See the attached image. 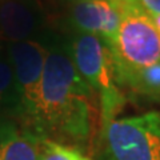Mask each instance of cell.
Returning a JSON list of instances; mask_svg holds the SVG:
<instances>
[{
  "label": "cell",
  "mask_w": 160,
  "mask_h": 160,
  "mask_svg": "<svg viewBox=\"0 0 160 160\" xmlns=\"http://www.w3.org/2000/svg\"><path fill=\"white\" fill-rule=\"evenodd\" d=\"M47 46L39 107L32 128L42 138L83 146L93 131L98 96L79 73L68 49L60 44Z\"/></svg>",
  "instance_id": "6da1fadb"
},
{
  "label": "cell",
  "mask_w": 160,
  "mask_h": 160,
  "mask_svg": "<svg viewBox=\"0 0 160 160\" xmlns=\"http://www.w3.org/2000/svg\"><path fill=\"white\" fill-rule=\"evenodd\" d=\"M68 52L79 73L96 93L102 127L106 126L116 119L127 103V96L116 82L111 51L100 38L76 32Z\"/></svg>",
  "instance_id": "7a4b0ae2"
},
{
  "label": "cell",
  "mask_w": 160,
  "mask_h": 160,
  "mask_svg": "<svg viewBox=\"0 0 160 160\" xmlns=\"http://www.w3.org/2000/svg\"><path fill=\"white\" fill-rule=\"evenodd\" d=\"M119 6L122 22L116 38L108 48L120 87V83L129 75L160 62V36L149 13L139 4Z\"/></svg>",
  "instance_id": "3957f363"
},
{
  "label": "cell",
  "mask_w": 160,
  "mask_h": 160,
  "mask_svg": "<svg viewBox=\"0 0 160 160\" xmlns=\"http://www.w3.org/2000/svg\"><path fill=\"white\" fill-rule=\"evenodd\" d=\"M100 160H160V112L113 119L102 127Z\"/></svg>",
  "instance_id": "277c9868"
},
{
  "label": "cell",
  "mask_w": 160,
  "mask_h": 160,
  "mask_svg": "<svg viewBox=\"0 0 160 160\" xmlns=\"http://www.w3.org/2000/svg\"><path fill=\"white\" fill-rule=\"evenodd\" d=\"M11 56L22 104V119L33 127L36 119L42 79L47 58V43L42 39L6 44Z\"/></svg>",
  "instance_id": "5b68a950"
},
{
  "label": "cell",
  "mask_w": 160,
  "mask_h": 160,
  "mask_svg": "<svg viewBox=\"0 0 160 160\" xmlns=\"http://www.w3.org/2000/svg\"><path fill=\"white\" fill-rule=\"evenodd\" d=\"M69 18L76 32L95 35L109 46L118 35L122 9L113 0H83L72 3Z\"/></svg>",
  "instance_id": "8992f818"
},
{
  "label": "cell",
  "mask_w": 160,
  "mask_h": 160,
  "mask_svg": "<svg viewBox=\"0 0 160 160\" xmlns=\"http://www.w3.org/2000/svg\"><path fill=\"white\" fill-rule=\"evenodd\" d=\"M43 15L36 0H0V43L39 39Z\"/></svg>",
  "instance_id": "52a82bcc"
},
{
  "label": "cell",
  "mask_w": 160,
  "mask_h": 160,
  "mask_svg": "<svg viewBox=\"0 0 160 160\" xmlns=\"http://www.w3.org/2000/svg\"><path fill=\"white\" fill-rule=\"evenodd\" d=\"M43 139L32 131L6 129L0 136V160H39Z\"/></svg>",
  "instance_id": "ba28073f"
},
{
  "label": "cell",
  "mask_w": 160,
  "mask_h": 160,
  "mask_svg": "<svg viewBox=\"0 0 160 160\" xmlns=\"http://www.w3.org/2000/svg\"><path fill=\"white\" fill-rule=\"evenodd\" d=\"M22 118V104L11 56L0 43V119Z\"/></svg>",
  "instance_id": "9c48e42d"
},
{
  "label": "cell",
  "mask_w": 160,
  "mask_h": 160,
  "mask_svg": "<svg viewBox=\"0 0 160 160\" xmlns=\"http://www.w3.org/2000/svg\"><path fill=\"white\" fill-rule=\"evenodd\" d=\"M131 93L152 102H160V62L142 68L120 83Z\"/></svg>",
  "instance_id": "30bf717a"
},
{
  "label": "cell",
  "mask_w": 160,
  "mask_h": 160,
  "mask_svg": "<svg viewBox=\"0 0 160 160\" xmlns=\"http://www.w3.org/2000/svg\"><path fill=\"white\" fill-rule=\"evenodd\" d=\"M82 153L79 149L64 146L51 139H43L39 160H79Z\"/></svg>",
  "instance_id": "8fae6325"
},
{
  "label": "cell",
  "mask_w": 160,
  "mask_h": 160,
  "mask_svg": "<svg viewBox=\"0 0 160 160\" xmlns=\"http://www.w3.org/2000/svg\"><path fill=\"white\" fill-rule=\"evenodd\" d=\"M138 4L149 15H160V0H138Z\"/></svg>",
  "instance_id": "7c38bea8"
},
{
  "label": "cell",
  "mask_w": 160,
  "mask_h": 160,
  "mask_svg": "<svg viewBox=\"0 0 160 160\" xmlns=\"http://www.w3.org/2000/svg\"><path fill=\"white\" fill-rule=\"evenodd\" d=\"M152 19V22H153V26L155 28H156V31L159 33V36H160V15H149Z\"/></svg>",
  "instance_id": "4fadbf2b"
},
{
  "label": "cell",
  "mask_w": 160,
  "mask_h": 160,
  "mask_svg": "<svg viewBox=\"0 0 160 160\" xmlns=\"http://www.w3.org/2000/svg\"><path fill=\"white\" fill-rule=\"evenodd\" d=\"M118 4H138V0H113Z\"/></svg>",
  "instance_id": "5bb4252c"
},
{
  "label": "cell",
  "mask_w": 160,
  "mask_h": 160,
  "mask_svg": "<svg viewBox=\"0 0 160 160\" xmlns=\"http://www.w3.org/2000/svg\"><path fill=\"white\" fill-rule=\"evenodd\" d=\"M79 160H91V159H89V158H86V156H83V155H82V156H80V159Z\"/></svg>",
  "instance_id": "9a60e30c"
},
{
  "label": "cell",
  "mask_w": 160,
  "mask_h": 160,
  "mask_svg": "<svg viewBox=\"0 0 160 160\" xmlns=\"http://www.w3.org/2000/svg\"><path fill=\"white\" fill-rule=\"evenodd\" d=\"M72 3H75V2H83V0H71Z\"/></svg>",
  "instance_id": "2e32d148"
}]
</instances>
